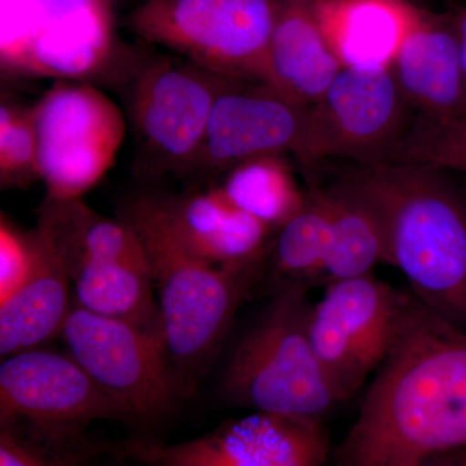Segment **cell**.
Returning a JSON list of instances; mask_svg holds the SVG:
<instances>
[{
	"mask_svg": "<svg viewBox=\"0 0 466 466\" xmlns=\"http://www.w3.org/2000/svg\"><path fill=\"white\" fill-rule=\"evenodd\" d=\"M128 453L149 466H325L329 441L320 419L254 412L182 443L137 441Z\"/></svg>",
	"mask_w": 466,
	"mask_h": 466,
	"instance_id": "4fadbf2b",
	"label": "cell"
},
{
	"mask_svg": "<svg viewBox=\"0 0 466 466\" xmlns=\"http://www.w3.org/2000/svg\"><path fill=\"white\" fill-rule=\"evenodd\" d=\"M61 339L127 421L167 413L180 397L162 332L103 317L73 303Z\"/></svg>",
	"mask_w": 466,
	"mask_h": 466,
	"instance_id": "30bf717a",
	"label": "cell"
},
{
	"mask_svg": "<svg viewBox=\"0 0 466 466\" xmlns=\"http://www.w3.org/2000/svg\"><path fill=\"white\" fill-rule=\"evenodd\" d=\"M330 213L323 191L309 192L302 208L278 231L271 250L274 269L287 284L323 275L330 247Z\"/></svg>",
	"mask_w": 466,
	"mask_h": 466,
	"instance_id": "603a6c76",
	"label": "cell"
},
{
	"mask_svg": "<svg viewBox=\"0 0 466 466\" xmlns=\"http://www.w3.org/2000/svg\"><path fill=\"white\" fill-rule=\"evenodd\" d=\"M119 47L104 75L124 96L135 167L146 179L186 177L200 155L226 76L177 54Z\"/></svg>",
	"mask_w": 466,
	"mask_h": 466,
	"instance_id": "277c9868",
	"label": "cell"
},
{
	"mask_svg": "<svg viewBox=\"0 0 466 466\" xmlns=\"http://www.w3.org/2000/svg\"><path fill=\"white\" fill-rule=\"evenodd\" d=\"M431 460L437 466H466V449L441 453Z\"/></svg>",
	"mask_w": 466,
	"mask_h": 466,
	"instance_id": "f546056e",
	"label": "cell"
},
{
	"mask_svg": "<svg viewBox=\"0 0 466 466\" xmlns=\"http://www.w3.org/2000/svg\"><path fill=\"white\" fill-rule=\"evenodd\" d=\"M155 198L175 238L198 259L225 268L262 266L274 231L235 207L214 184Z\"/></svg>",
	"mask_w": 466,
	"mask_h": 466,
	"instance_id": "2e32d148",
	"label": "cell"
},
{
	"mask_svg": "<svg viewBox=\"0 0 466 466\" xmlns=\"http://www.w3.org/2000/svg\"><path fill=\"white\" fill-rule=\"evenodd\" d=\"M330 213V247L323 278L333 281L370 274L389 263L388 238L381 218L348 177L324 189Z\"/></svg>",
	"mask_w": 466,
	"mask_h": 466,
	"instance_id": "44dd1931",
	"label": "cell"
},
{
	"mask_svg": "<svg viewBox=\"0 0 466 466\" xmlns=\"http://www.w3.org/2000/svg\"><path fill=\"white\" fill-rule=\"evenodd\" d=\"M308 133L309 108L266 82L228 78L211 109L200 155L186 177L210 186L248 159L289 152L302 159Z\"/></svg>",
	"mask_w": 466,
	"mask_h": 466,
	"instance_id": "7c38bea8",
	"label": "cell"
},
{
	"mask_svg": "<svg viewBox=\"0 0 466 466\" xmlns=\"http://www.w3.org/2000/svg\"><path fill=\"white\" fill-rule=\"evenodd\" d=\"M38 0H2L0 60L3 72H11L25 50L34 24Z\"/></svg>",
	"mask_w": 466,
	"mask_h": 466,
	"instance_id": "83f0119b",
	"label": "cell"
},
{
	"mask_svg": "<svg viewBox=\"0 0 466 466\" xmlns=\"http://www.w3.org/2000/svg\"><path fill=\"white\" fill-rule=\"evenodd\" d=\"M348 179L375 208L389 263L438 317L466 330V204L441 171L380 164Z\"/></svg>",
	"mask_w": 466,
	"mask_h": 466,
	"instance_id": "7a4b0ae2",
	"label": "cell"
},
{
	"mask_svg": "<svg viewBox=\"0 0 466 466\" xmlns=\"http://www.w3.org/2000/svg\"><path fill=\"white\" fill-rule=\"evenodd\" d=\"M412 299L368 274L328 284L312 303L309 337L341 403L385 363Z\"/></svg>",
	"mask_w": 466,
	"mask_h": 466,
	"instance_id": "ba28073f",
	"label": "cell"
},
{
	"mask_svg": "<svg viewBox=\"0 0 466 466\" xmlns=\"http://www.w3.org/2000/svg\"><path fill=\"white\" fill-rule=\"evenodd\" d=\"M33 266L16 289L0 300V355L42 348L61 336L73 290L66 269L38 228L33 229Z\"/></svg>",
	"mask_w": 466,
	"mask_h": 466,
	"instance_id": "d6986e66",
	"label": "cell"
},
{
	"mask_svg": "<svg viewBox=\"0 0 466 466\" xmlns=\"http://www.w3.org/2000/svg\"><path fill=\"white\" fill-rule=\"evenodd\" d=\"M391 72L417 115L437 119L465 116L455 21L421 15L401 43Z\"/></svg>",
	"mask_w": 466,
	"mask_h": 466,
	"instance_id": "e0dca14e",
	"label": "cell"
},
{
	"mask_svg": "<svg viewBox=\"0 0 466 466\" xmlns=\"http://www.w3.org/2000/svg\"><path fill=\"white\" fill-rule=\"evenodd\" d=\"M466 449V330L413 299L337 466H415Z\"/></svg>",
	"mask_w": 466,
	"mask_h": 466,
	"instance_id": "6da1fadb",
	"label": "cell"
},
{
	"mask_svg": "<svg viewBox=\"0 0 466 466\" xmlns=\"http://www.w3.org/2000/svg\"><path fill=\"white\" fill-rule=\"evenodd\" d=\"M39 167L52 200H76L115 164L126 116L104 92L57 81L33 106Z\"/></svg>",
	"mask_w": 466,
	"mask_h": 466,
	"instance_id": "9c48e42d",
	"label": "cell"
},
{
	"mask_svg": "<svg viewBox=\"0 0 466 466\" xmlns=\"http://www.w3.org/2000/svg\"><path fill=\"white\" fill-rule=\"evenodd\" d=\"M308 285H281L241 337L227 364L222 394L271 415L320 419L341 404L309 337Z\"/></svg>",
	"mask_w": 466,
	"mask_h": 466,
	"instance_id": "5b68a950",
	"label": "cell"
},
{
	"mask_svg": "<svg viewBox=\"0 0 466 466\" xmlns=\"http://www.w3.org/2000/svg\"><path fill=\"white\" fill-rule=\"evenodd\" d=\"M456 36H458L460 66H461L462 85H464L466 116V9L455 18Z\"/></svg>",
	"mask_w": 466,
	"mask_h": 466,
	"instance_id": "f1b7e54d",
	"label": "cell"
},
{
	"mask_svg": "<svg viewBox=\"0 0 466 466\" xmlns=\"http://www.w3.org/2000/svg\"><path fill=\"white\" fill-rule=\"evenodd\" d=\"M12 419L76 429L99 420L127 421L69 352L42 348L3 359L0 420Z\"/></svg>",
	"mask_w": 466,
	"mask_h": 466,
	"instance_id": "5bb4252c",
	"label": "cell"
},
{
	"mask_svg": "<svg viewBox=\"0 0 466 466\" xmlns=\"http://www.w3.org/2000/svg\"><path fill=\"white\" fill-rule=\"evenodd\" d=\"M95 450L85 429L0 420V466H90Z\"/></svg>",
	"mask_w": 466,
	"mask_h": 466,
	"instance_id": "cb8c5ba5",
	"label": "cell"
},
{
	"mask_svg": "<svg viewBox=\"0 0 466 466\" xmlns=\"http://www.w3.org/2000/svg\"><path fill=\"white\" fill-rule=\"evenodd\" d=\"M116 48L108 0H38L32 35L9 73L84 81L103 73Z\"/></svg>",
	"mask_w": 466,
	"mask_h": 466,
	"instance_id": "9a60e30c",
	"label": "cell"
},
{
	"mask_svg": "<svg viewBox=\"0 0 466 466\" xmlns=\"http://www.w3.org/2000/svg\"><path fill=\"white\" fill-rule=\"evenodd\" d=\"M325 41L342 67H391L421 18L404 0H312Z\"/></svg>",
	"mask_w": 466,
	"mask_h": 466,
	"instance_id": "ac0fdd59",
	"label": "cell"
},
{
	"mask_svg": "<svg viewBox=\"0 0 466 466\" xmlns=\"http://www.w3.org/2000/svg\"><path fill=\"white\" fill-rule=\"evenodd\" d=\"M42 179L33 106L2 101L0 106V184L2 189L27 187Z\"/></svg>",
	"mask_w": 466,
	"mask_h": 466,
	"instance_id": "484cf974",
	"label": "cell"
},
{
	"mask_svg": "<svg viewBox=\"0 0 466 466\" xmlns=\"http://www.w3.org/2000/svg\"><path fill=\"white\" fill-rule=\"evenodd\" d=\"M460 192H461L462 198H464V201L466 204V188L464 189V191H462V189H461V191H460Z\"/></svg>",
	"mask_w": 466,
	"mask_h": 466,
	"instance_id": "1f68e13d",
	"label": "cell"
},
{
	"mask_svg": "<svg viewBox=\"0 0 466 466\" xmlns=\"http://www.w3.org/2000/svg\"><path fill=\"white\" fill-rule=\"evenodd\" d=\"M415 466H437V464H435L433 460L429 459V460H425V461L420 462V464H417Z\"/></svg>",
	"mask_w": 466,
	"mask_h": 466,
	"instance_id": "4dcf8cb0",
	"label": "cell"
},
{
	"mask_svg": "<svg viewBox=\"0 0 466 466\" xmlns=\"http://www.w3.org/2000/svg\"><path fill=\"white\" fill-rule=\"evenodd\" d=\"M36 228L66 269L76 306L164 333L148 258L133 227L81 198H46Z\"/></svg>",
	"mask_w": 466,
	"mask_h": 466,
	"instance_id": "8992f818",
	"label": "cell"
},
{
	"mask_svg": "<svg viewBox=\"0 0 466 466\" xmlns=\"http://www.w3.org/2000/svg\"><path fill=\"white\" fill-rule=\"evenodd\" d=\"M32 231L24 233L11 225L5 214L0 219V300L7 299L25 280L33 266Z\"/></svg>",
	"mask_w": 466,
	"mask_h": 466,
	"instance_id": "4316f807",
	"label": "cell"
},
{
	"mask_svg": "<svg viewBox=\"0 0 466 466\" xmlns=\"http://www.w3.org/2000/svg\"><path fill=\"white\" fill-rule=\"evenodd\" d=\"M214 183L235 207L278 232L306 201L283 156L248 159ZM211 186V184H210Z\"/></svg>",
	"mask_w": 466,
	"mask_h": 466,
	"instance_id": "7402d4cb",
	"label": "cell"
},
{
	"mask_svg": "<svg viewBox=\"0 0 466 466\" xmlns=\"http://www.w3.org/2000/svg\"><path fill=\"white\" fill-rule=\"evenodd\" d=\"M280 0H146L131 32L229 79L266 82Z\"/></svg>",
	"mask_w": 466,
	"mask_h": 466,
	"instance_id": "52a82bcc",
	"label": "cell"
},
{
	"mask_svg": "<svg viewBox=\"0 0 466 466\" xmlns=\"http://www.w3.org/2000/svg\"><path fill=\"white\" fill-rule=\"evenodd\" d=\"M408 106L391 67H342L324 96L309 108L300 161L342 157L366 167L383 164L410 124Z\"/></svg>",
	"mask_w": 466,
	"mask_h": 466,
	"instance_id": "8fae6325",
	"label": "cell"
},
{
	"mask_svg": "<svg viewBox=\"0 0 466 466\" xmlns=\"http://www.w3.org/2000/svg\"><path fill=\"white\" fill-rule=\"evenodd\" d=\"M118 218L146 250L168 357L180 397H187L213 363L260 266L225 268L193 256L175 238L155 193L128 198Z\"/></svg>",
	"mask_w": 466,
	"mask_h": 466,
	"instance_id": "3957f363",
	"label": "cell"
},
{
	"mask_svg": "<svg viewBox=\"0 0 466 466\" xmlns=\"http://www.w3.org/2000/svg\"><path fill=\"white\" fill-rule=\"evenodd\" d=\"M383 164L466 174V116L437 119L416 115Z\"/></svg>",
	"mask_w": 466,
	"mask_h": 466,
	"instance_id": "d4e9b609",
	"label": "cell"
},
{
	"mask_svg": "<svg viewBox=\"0 0 466 466\" xmlns=\"http://www.w3.org/2000/svg\"><path fill=\"white\" fill-rule=\"evenodd\" d=\"M342 69L325 41L312 0H280L267 84L299 106H315Z\"/></svg>",
	"mask_w": 466,
	"mask_h": 466,
	"instance_id": "ffe728a7",
	"label": "cell"
}]
</instances>
